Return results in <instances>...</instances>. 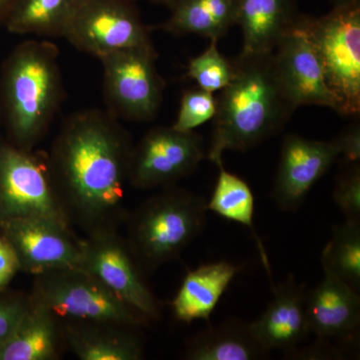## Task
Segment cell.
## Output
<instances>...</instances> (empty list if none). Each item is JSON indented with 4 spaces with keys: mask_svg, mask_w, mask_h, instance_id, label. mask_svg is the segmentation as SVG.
Wrapping results in <instances>:
<instances>
[{
    "mask_svg": "<svg viewBox=\"0 0 360 360\" xmlns=\"http://www.w3.org/2000/svg\"><path fill=\"white\" fill-rule=\"evenodd\" d=\"M132 148L129 132L106 110L89 108L66 118L47 158L71 224L90 233L117 229L127 219L124 187Z\"/></svg>",
    "mask_w": 360,
    "mask_h": 360,
    "instance_id": "cell-1",
    "label": "cell"
},
{
    "mask_svg": "<svg viewBox=\"0 0 360 360\" xmlns=\"http://www.w3.org/2000/svg\"><path fill=\"white\" fill-rule=\"evenodd\" d=\"M231 84L217 98L206 158L219 167L225 151H246L278 134L296 108L283 89L274 53L240 54Z\"/></svg>",
    "mask_w": 360,
    "mask_h": 360,
    "instance_id": "cell-2",
    "label": "cell"
},
{
    "mask_svg": "<svg viewBox=\"0 0 360 360\" xmlns=\"http://www.w3.org/2000/svg\"><path fill=\"white\" fill-rule=\"evenodd\" d=\"M65 97L58 46L46 39L18 44L0 71V118L8 141L34 149Z\"/></svg>",
    "mask_w": 360,
    "mask_h": 360,
    "instance_id": "cell-3",
    "label": "cell"
},
{
    "mask_svg": "<svg viewBox=\"0 0 360 360\" xmlns=\"http://www.w3.org/2000/svg\"><path fill=\"white\" fill-rule=\"evenodd\" d=\"M207 201L175 186L165 187L127 220V243L142 271L176 259L205 231Z\"/></svg>",
    "mask_w": 360,
    "mask_h": 360,
    "instance_id": "cell-4",
    "label": "cell"
},
{
    "mask_svg": "<svg viewBox=\"0 0 360 360\" xmlns=\"http://www.w3.org/2000/svg\"><path fill=\"white\" fill-rule=\"evenodd\" d=\"M298 21L321 59L326 82L340 115L360 111V0L321 18L300 14Z\"/></svg>",
    "mask_w": 360,
    "mask_h": 360,
    "instance_id": "cell-5",
    "label": "cell"
},
{
    "mask_svg": "<svg viewBox=\"0 0 360 360\" xmlns=\"http://www.w3.org/2000/svg\"><path fill=\"white\" fill-rule=\"evenodd\" d=\"M16 219L71 225L46 153L0 141V221Z\"/></svg>",
    "mask_w": 360,
    "mask_h": 360,
    "instance_id": "cell-6",
    "label": "cell"
},
{
    "mask_svg": "<svg viewBox=\"0 0 360 360\" xmlns=\"http://www.w3.org/2000/svg\"><path fill=\"white\" fill-rule=\"evenodd\" d=\"M30 295L61 321L105 322L134 329L148 322L82 269H56L37 274Z\"/></svg>",
    "mask_w": 360,
    "mask_h": 360,
    "instance_id": "cell-7",
    "label": "cell"
},
{
    "mask_svg": "<svg viewBox=\"0 0 360 360\" xmlns=\"http://www.w3.org/2000/svg\"><path fill=\"white\" fill-rule=\"evenodd\" d=\"M103 65L106 111L116 120H155L165 84L156 68L155 46L120 49L97 58Z\"/></svg>",
    "mask_w": 360,
    "mask_h": 360,
    "instance_id": "cell-8",
    "label": "cell"
},
{
    "mask_svg": "<svg viewBox=\"0 0 360 360\" xmlns=\"http://www.w3.org/2000/svg\"><path fill=\"white\" fill-rule=\"evenodd\" d=\"M135 0H77L63 39L99 58L110 52L153 46Z\"/></svg>",
    "mask_w": 360,
    "mask_h": 360,
    "instance_id": "cell-9",
    "label": "cell"
},
{
    "mask_svg": "<svg viewBox=\"0 0 360 360\" xmlns=\"http://www.w3.org/2000/svg\"><path fill=\"white\" fill-rule=\"evenodd\" d=\"M80 269L98 279L123 302L148 321H158L161 307L144 281L127 239L117 229H101L82 240Z\"/></svg>",
    "mask_w": 360,
    "mask_h": 360,
    "instance_id": "cell-10",
    "label": "cell"
},
{
    "mask_svg": "<svg viewBox=\"0 0 360 360\" xmlns=\"http://www.w3.org/2000/svg\"><path fill=\"white\" fill-rule=\"evenodd\" d=\"M202 137L174 127H153L134 146L127 182L139 191L172 186L206 158Z\"/></svg>",
    "mask_w": 360,
    "mask_h": 360,
    "instance_id": "cell-11",
    "label": "cell"
},
{
    "mask_svg": "<svg viewBox=\"0 0 360 360\" xmlns=\"http://www.w3.org/2000/svg\"><path fill=\"white\" fill-rule=\"evenodd\" d=\"M2 238L13 248L20 270L33 276L65 269H80L82 240L70 229L30 219L0 221Z\"/></svg>",
    "mask_w": 360,
    "mask_h": 360,
    "instance_id": "cell-12",
    "label": "cell"
},
{
    "mask_svg": "<svg viewBox=\"0 0 360 360\" xmlns=\"http://www.w3.org/2000/svg\"><path fill=\"white\" fill-rule=\"evenodd\" d=\"M335 142L312 141L300 135L284 139L271 198L283 212H296L314 184L340 158Z\"/></svg>",
    "mask_w": 360,
    "mask_h": 360,
    "instance_id": "cell-13",
    "label": "cell"
},
{
    "mask_svg": "<svg viewBox=\"0 0 360 360\" xmlns=\"http://www.w3.org/2000/svg\"><path fill=\"white\" fill-rule=\"evenodd\" d=\"M272 53L279 80L296 108L319 105L338 112L321 59L298 18Z\"/></svg>",
    "mask_w": 360,
    "mask_h": 360,
    "instance_id": "cell-14",
    "label": "cell"
},
{
    "mask_svg": "<svg viewBox=\"0 0 360 360\" xmlns=\"http://www.w3.org/2000/svg\"><path fill=\"white\" fill-rule=\"evenodd\" d=\"M304 307L309 333L319 340H350L359 330V292L330 272L307 290Z\"/></svg>",
    "mask_w": 360,
    "mask_h": 360,
    "instance_id": "cell-15",
    "label": "cell"
},
{
    "mask_svg": "<svg viewBox=\"0 0 360 360\" xmlns=\"http://www.w3.org/2000/svg\"><path fill=\"white\" fill-rule=\"evenodd\" d=\"M274 298L264 314L253 322L250 328L258 342L265 349L288 352L295 349L309 335L305 314L304 284L297 283L290 276L284 283L274 286Z\"/></svg>",
    "mask_w": 360,
    "mask_h": 360,
    "instance_id": "cell-16",
    "label": "cell"
},
{
    "mask_svg": "<svg viewBox=\"0 0 360 360\" xmlns=\"http://www.w3.org/2000/svg\"><path fill=\"white\" fill-rule=\"evenodd\" d=\"M298 16L296 0H238L236 25L243 37L240 54L272 53Z\"/></svg>",
    "mask_w": 360,
    "mask_h": 360,
    "instance_id": "cell-17",
    "label": "cell"
},
{
    "mask_svg": "<svg viewBox=\"0 0 360 360\" xmlns=\"http://www.w3.org/2000/svg\"><path fill=\"white\" fill-rule=\"evenodd\" d=\"M61 321V319H60ZM63 338L82 360H139L143 347L134 328L105 322L61 321Z\"/></svg>",
    "mask_w": 360,
    "mask_h": 360,
    "instance_id": "cell-18",
    "label": "cell"
},
{
    "mask_svg": "<svg viewBox=\"0 0 360 360\" xmlns=\"http://www.w3.org/2000/svg\"><path fill=\"white\" fill-rule=\"evenodd\" d=\"M241 269L240 265L217 262L189 270L172 302L175 319L184 323L210 321L220 298Z\"/></svg>",
    "mask_w": 360,
    "mask_h": 360,
    "instance_id": "cell-19",
    "label": "cell"
},
{
    "mask_svg": "<svg viewBox=\"0 0 360 360\" xmlns=\"http://www.w3.org/2000/svg\"><path fill=\"white\" fill-rule=\"evenodd\" d=\"M65 340L61 321L30 295L27 309L0 348V360H53Z\"/></svg>",
    "mask_w": 360,
    "mask_h": 360,
    "instance_id": "cell-20",
    "label": "cell"
},
{
    "mask_svg": "<svg viewBox=\"0 0 360 360\" xmlns=\"http://www.w3.org/2000/svg\"><path fill=\"white\" fill-rule=\"evenodd\" d=\"M169 11L167 20L149 30L219 40L238 21V0H174Z\"/></svg>",
    "mask_w": 360,
    "mask_h": 360,
    "instance_id": "cell-21",
    "label": "cell"
},
{
    "mask_svg": "<svg viewBox=\"0 0 360 360\" xmlns=\"http://www.w3.org/2000/svg\"><path fill=\"white\" fill-rule=\"evenodd\" d=\"M269 354L253 335L248 322L231 319L193 336L187 343L186 359L255 360Z\"/></svg>",
    "mask_w": 360,
    "mask_h": 360,
    "instance_id": "cell-22",
    "label": "cell"
},
{
    "mask_svg": "<svg viewBox=\"0 0 360 360\" xmlns=\"http://www.w3.org/2000/svg\"><path fill=\"white\" fill-rule=\"evenodd\" d=\"M219 174L217 184L213 189L212 198L207 201V210L215 214L243 225L251 232L255 238L262 264L269 276L272 283L271 266L269 257L264 250L262 239L255 231V196L248 182L239 177L238 175L227 172L224 167V163L219 165Z\"/></svg>",
    "mask_w": 360,
    "mask_h": 360,
    "instance_id": "cell-23",
    "label": "cell"
},
{
    "mask_svg": "<svg viewBox=\"0 0 360 360\" xmlns=\"http://www.w3.org/2000/svg\"><path fill=\"white\" fill-rule=\"evenodd\" d=\"M77 0H16L4 27L16 35L63 37Z\"/></svg>",
    "mask_w": 360,
    "mask_h": 360,
    "instance_id": "cell-24",
    "label": "cell"
},
{
    "mask_svg": "<svg viewBox=\"0 0 360 360\" xmlns=\"http://www.w3.org/2000/svg\"><path fill=\"white\" fill-rule=\"evenodd\" d=\"M323 271L360 290V221L347 220L335 225L331 238L321 253Z\"/></svg>",
    "mask_w": 360,
    "mask_h": 360,
    "instance_id": "cell-25",
    "label": "cell"
},
{
    "mask_svg": "<svg viewBox=\"0 0 360 360\" xmlns=\"http://www.w3.org/2000/svg\"><path fill=\"white\" fill-rule=\"evenodd\" d=\"M217 41L212 39L205 51L191 59L186 73V77L194 80L198 87L212 94L224 89L234 75L233 61L219 51Z\"/></svg>",
    "mask_w": 360,
    "mask_h": 360,
    "instance_id": "cell-26",
    "label": "cell"
},
{
    "mask_svg": "<svg viewBox=\"0 0 360 360\" xmlns=\"http://www.w3.org/2000/svg\"><path fill=\"white\" fill-rule=\"evenodd\" d=\"M217 113V98L212 92L195 87L187 89L180 99L179 113L172 127L179 131H194L212 120Z\"/></svg>",
    "mask_w": 360,
    "mask_h": 360,
    "instance_id": "cell-27",
    "label": "cell"
},
{
    "mask_svg": "<svg viewBox=\"0 0 360 360\" xmlns=\"http://www.w3.org/2000/svg\"><path fill=\"white\" fill-rule=\"evenodd\" d=\"M333 198L345 214V219L360 221L359 163H352L338 176Z\"/></svg>",
    "mask_w": 360,
    "mask_h": 360,
    "instance_id": "cell-28",
    "label": "cell"
},
{
    "mask_svg": "<svg viewBox=\"0 0 360 360\" xmlns=\"http://www.w3.org/2000/svg\"><path fill=\"white\" fill-rule=\"evenodd\" d=\"M0 292V348L13 333L30 302V295Z\"/></svg>",
    "mask_w": 360,
    "mask_h": 360,
    "instance_id": "cell-29",
    "label": "cell"
},
{
    "mask_svg": "<svg viewBox=\"0 0 360 360\" xmlns=\"http://www.w3.org/2000/svg\"><path fill=\"white\" fill-rule=\"evenodd\" d=\"M333 141L338 146L340 155L349 165L359 163L360 160V129L359 125H354L341 132Z\"/></svg>",
    "mask_w": 360,
    "mask_h": 360,
    "instance_id": "cell-30",
    "label": "cell"
},
{
    "mask_svg": "<svg viewBox=\"0 0 360 360\" xmlns=\"http://www.w3.org/2000/svg\"><path fill=\"white\" fill-rule=\"evenodd\" d=\"M20 270V262L13 248L1 236L0 238V292L6 290L8 284Z\"/></svg>",
    "mask_w": 360,
    "mask_h": 360,
    "instance_id": "cell-31",
    "label": "cell"
},
{
    "mask_svg": "<svg viewBox=\"0 0 360 360\" xmlns=\"http://www.w3.org/2000/svg\"><path fill=\"white\" fill-rule=\"evenodd\" d=\"M286 355L290 356H298V359H340L341 352L335 349L333 345L329 343V341L319 340L311 347H307V349L300 350L292 349L290 352H286Z\"/></svg>",
    "mask_w": 360,
    "mask_h": 360,
    "instance_id": "cell-32",
    "label": "cell"
},
{
    "mask_svg": "<svg viewBox=\"0 0 360 360\" xmlns=\"http://www.w3.org/2000/svg\"><path fill=\"white\" fill-rule=\"evenodd\" d=\"M16 0H0V26H4L11 7Z\"/></svg>",
    "mask_w": 360,
    "mask_h": 360,
    "instance_id": "cell-33",
    "label": "cell"
},
{
    "mask_svg": "<svg viewBox=\"0 0 360 360\" xmlns=\"http://www.w3.org/2000/svg\"><path fill=\"white\" fill-rule=\"evenodd\" d=\"M146 1L151 2V4H158V6H162L167 7L168 9L172 8V1L174 0H146Z\"/></svg>",
    "mask_w": 360,
    "mask_h": 360,
    "instance_id": "cell-34",
    "label": "cell"
},
{
    "mask_svg": "<svg viewBox=\"0 0 360 360\" xmlns=\"http://www.w3.org/2000/svg\"><path fill=\"white\" fill-rule=\"evenodd\" d=\"M331 1L333 2V6H335L349 4V2L354 1V0H331Z\"/></svg>",
    "mask_w": 360,
    "mask_h": 360,
    "instance_id": "cell-35",
    "label": "cell"
}]
</instances>
